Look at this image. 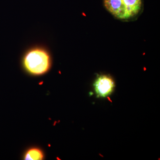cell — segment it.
Listing matches in <instances>:
<instances>
[{"mask_svg":"<svg viewBox=\"0 0 160 160\" xmlns=\"http://www.w3.org/2000/svg\"><path fill=\"white\" fill-rule=\"evenodd\" d=\"M93 86L98 97L106 98L110 95L114 90L115 83L109 76L101 75L95 81Z\"/></svg>","mask_w":160,"mask_h":160,"instance_id":"3957f363","label":"cell"},{"mask_svg":"<svg viewBox=\"0 0 160 160\" xmlns=\"http://www.w3.org/2000/svg\"><path fill=\"white\" fill-rule=\"evenodd\" d=\"M104 4L106 9L114 17L128 20L139 13L142 0H104Z\"/></svg>","mask_w":160,"mask_h":160,"instance_id":"7a4b0ae2","label":"cell"},{"mask_svg":"<svg viewBox=\"0 0 160 160\" xmlns=\"http://www.w3.org/2000/svg\"><path fill=\"white\" fill-rule=\"evenodd\" d=\"M44 158L42 152L40 149L33 148L28 150L25 156V160H40Z\"/></svg>","mask_w":160,"mask_h":160,"instance_id":"277c9868","label":"cell"},{"mask_svg":"<svg viewBox=\"0 0 160 160\" xmlns=\"http://www.w3.org/2000/svg\"><path fill=\"white\" fill-rule=\"evenodd\" d=\"M23 65L30 74L41 75L48 71L51 66V58L48 52L42 48H35L26 52Z\"/></svg>","mask_w":160,"mask_h":160,"instance_id":"6da1fadb","label":"cell"}]
</instances>
